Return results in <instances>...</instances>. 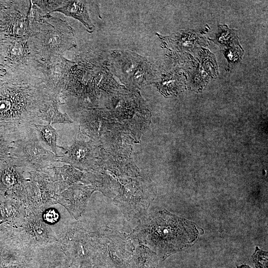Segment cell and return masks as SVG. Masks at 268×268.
Returning <instances> with one entry per match:
<instances>
[{
	"mask_svg": "<svg viewBox=\"0 0 268 268\" xmlns=\"http://www.w3.org/2000/svg\"><path fill=\"white\" fill-rule=\"evenodd\" d=\"M0 76V138L9 142L36 134L35 125L60 98L38 63L11 68Z\"/></svg>",
	"mask_w": 268,
	"mask_h": 268,
	"instance_id": "obj_1",
	"label": "cell"
},
{
	"mask_svg": "<svg viewBox=\"0 0 268 268\" xmlns=\"http://www.w3.org/2000/svg\"><path fill=\"white\" fill-rule=\"evenodd\" d=\"M139 230L143 241L162 261L191 246L199 235L194 222L165 209L149 215Z\"/></svg>",
	"mask_w": 268,
	"mask_h": 268,
	"instance_id": "obj_2",
	"label": "cell"
},
{
	"mask_svg": "<svg viewBox=\"0 0 268 268\" xmlns=\"http://www.w3.org/2000/svg\"><path fill=\"white\" fill-rule=\"evenodd\" d=\"M29 46L37 60L48 62L76 46L72 28L65 20L42 14L32 3Z\"/></svg>",
	"mask_w": 268,
	"mask_h": 268,
	"instance_id": "obj_3",
	"label": "cell"
},
{
	"mask_svg": "<svg viewBox=\"0 0 268 268\" xmlns=\"http://www.w3.org/2000/svg\"><path fill=\"white\" fill-rule=\"evenodd\" d=\"M10 160L23 172L44 170L59 162V155L44 148L37 134L12 142Z\"/></svg>",
	"mask_w": 268,
	"mask_h": 268,
	"instance_id": "obj_4",
	"label": "cell"
},
{
	"mask_svg": "<svg viewBox=\"0 0 268 268\" xmlns=\"http://www.w3.org/2000/svg\"><path fill=\"white\" fill-rule=\"evenodd\" d=\"M113 56L120 78L125 82L138 87L150 81L151 68L146 59L126 51L114 52Z\"/></svg>",
	"mask_w": 268,
	"mask_h": 268,
	"instance_id": "obj_5",
	"label": "cell"
},
{
	"mask_svg": "<svg viewBox=\"0 0 268 268\" xmlns=\"http://www.w3.org/2000/svg\"><path fill=\"white\" fill-rule=\"evenodd\" d=\"M95 149L92 142L79 140H75L68 147L58 145V152H60L59 162L67 163L80 170L89 171L94 167Z\"/></svg>",
	"mask_w": 268,
	"mask_h": 268,
	"instance_id": "obj_6",
	"label": "cell"
},
{
	"mask_svg": "<svg viewBox=\"0 0 268 268\" xmlns=\"http://www.w3.org/2000/svg\"><path fill=\"white\" fill-rule=\"evenodd\" d=\"M94 190L91 186L75 184L61 193L57 202L64 206L71 216L78 219L85 210Z\"/></svg>",
	"mask_w": 268,
	"mask_h": 268,
	"instance_id": "obj_7",
	"label": "cell"
},
{
	"mask_svg": "<svg viewBox=\"0 0 268 268\" xmlns=\"http://www.w3.org/2000/svg\"><path fill=\"white\" fill-rule=\"evenodd\" d=\"M38 213H32L26 219L22 228V233L31 244L42 245L54 241L51 228L47 226Z\"/></svg>",
	"mask_w": 268,
	"mask_h": 268,
	"instance_id": "obj_8",
	"label": "cell"
},
{
	"mask_svg": "<svg viewBox=\"0 0 268 268\" xmlns=\"http://www.w3.org/2000/svg\"><path fill=\"white\" fill-rule=\"evenodd\" d=\"M89 2L86 0H64L63 5L54 12H60L78 20L88 32L92 33L95 27L90 16Z\"/></svg>",
	"mask_w": 268,
	"mask_h": 268,
	"instance_id": "obj_9",
	"label": "cell"
},
{
	"mask_svg": "<svg viewBox=\"0 0 268 268\" xmlns=\"http://www.w3.org/2000/svg\"><path fill=\"white\" fill-rule=\"evenodd\" d=\"M60 193L82 180L83 174L70 165L47 168Z\"/></svg>",
	"mask_w": 268,
	"mask_h": 268,
	"instance_id": "obj_10",
	"label": "cell"
},
{
	"mask_svg": "<svg viewBox=\"0 0 268 268\" xmlns=\"http://www.w3.org/2000/svg\"><path fill=\"white\" fill-rule=\"evenodd\" d=\"M238 38L236 30L229 29L227 25H219L214 37L210 40L222 49H224L236 46L241 47Z\"/></svg>",
	"mask_w": 268,
	"mask_h": 268,
	"instance_id": "obj_11",
	"label": "cell"
},
{
	"mask_svg": "<svg viewBox=\"0 0 268 268\" xmlns=\"http://www.w3.org/2000/svg\"><path fill=\"white\" fill-rule=\"evenodd\" d=\"M35 128L39 140L45 142L57 155L58 134L56 129L49 124L36 125Z\"/></svg>",
	"mask_w": 268,
	"mask_h": 268,
	"instance_id": "obj_12",
	"label": "cell"
},
{
	"mask_svg": "<svg viewBox=\"0 0 268 268\" xmlns=\"http://www.w3.org/2000/svg\"><path fill=\"white\" fill-rule=\"evenodd\" d=\"M60 101H56L52 103L43 117L44 124H67L71 123L72 121L68 115L63 113L59 109Z\"/></svg>",
	"mask_w": 268,
	"mask_h": 268,
	"instance_id": "obj_13",
	"label": "cell"
},
{
	"mask_svg": "<svg viewBox=\"0 0 268 268\" xmlns=\"http://www.w3.org/2000/svg\"><path fill=\"white\" fill-rule=\"evenodd\" d=\"M176 74H168L163 76L156 83L157 88L163 93L174 92L178 88L180 80Z\"/></svg>",
	"mask_w": 268,
	"mask_h": 268,
	"instance_id": "obj_14",
	"label": "cell"
},
{
	"mask_svg": "<svg viewBox=\"0 0 268 268\" xmlns=\"http://www.w3.org/2000/svg\"><path fill=\"white\" fill-rule=\"evenodd\" d=\"M33 4L43 15L50 14L60 7L64 0H31Z\"/></svg>",
	"mask_w": 268,
	"mask_h": 268,
	"instance_id": "obj_15",
	"label": "cell"
},
{
	"mask_svg": "<svg viewBox=\"0 0 268 268\" xmlns=\"http://www.w3.org/2000/svg\"><path fill=\"white\" fill-rule=\"evenodd\" d=\"M222 52L231 67L241 61L244 53L242 47L239 46L224 48Z\"/></svg>",
	"mask_w": 268,
	"mask_h": 268,
	"instance_id": "obj_16",
	"label": "cell"
},
{
	"mask_svg": "<svg viewBox=\"0 0 268 268\" xmlns=\"http://www.w3.org/2000/svg\"><path fill=\"white\" fill-rule=\"evenodd\" d=\"M253 260L256 268H268V252L256 247L252 255Z\"/></svg>",
	"mask_w": 268,
	"mask_h": 268,
	"instance_id": "obj_17",
	"label": "cell"
},
{
	"mask_svg": "<svg viewBox=\"0 0 268 268\" xmlns=\"http://www.w3.org/2000/svg\"><path fill=\"white\" fill-rule=\"evenodd\" d=\"M42 220L47 224H53L60 219V214L58 210L54 208H49L44 210L42 213Z\"/></svg>",
	"mask_w": 268,
	"mask_h": 268,
	"instance_id": "obj_18",
	"label": "cell"
},
{
	"mask_svg": "<svg viewBox=\"0 0 268 268\" xmlns=\"http://www.w3.org/2000/svg\"><path fill=\"white\" fill-rule=\"evenodd\" d=\"M236 268H252L248 265H242L240 266H237Z\"/></svg>",
	"mask_w": 268,
	"mask_h": 268,
	"instance_id": "obj_19",
	"label": "cell"
}]
</instances>
